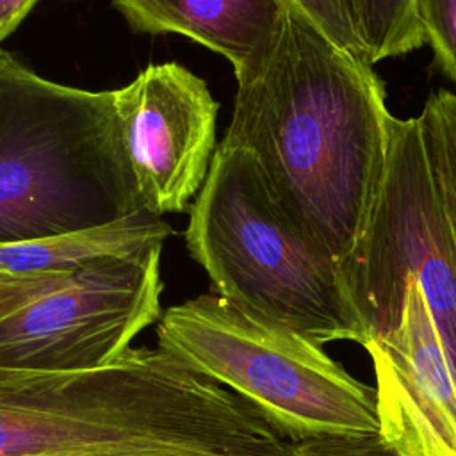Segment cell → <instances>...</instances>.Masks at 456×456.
Wrapping results in <instances>:
<instances>
[{
  "instance_id": "cell-15",
  "label": "cell",
  "mask_w": 456,
  "mask_h": 456,
  "mask_svg": "<svg viewBox=\"0 0 456 456\" xmlns=\"http://www.w3.org/2000/svg\"><path fill=\"white\" fill-rule=\"evenodd\" d=\"M75 271L41 274H14L0 271V321L64 287Z\"/></svg>"
},
{
  "instance_id": "cell-7",
  "label": "cell",
  "mask_w": 456,
  "mask_h": 456,
  "mask_svg": "<svg viewBox=\"0 0 456 456\" xmlns=\"http://www.w3.org/2000/svg\"><path fill=\"white\" fill-rule=\"evenodd\" d=\"M162 246L105 256L0 321V369L91 370L118 362L160 319Z\"/></svg>"
},
{
  "instance_id": "cell-3",
  "label": "cell",
  "mask_w": 456,
  "mask_h": 456,
  "mask_svg": "<svg viewBox=\"0 0 456 456\" xmlns=\"http://www.w3.org/2000/svg\"><path fill=\"white\" fill-rule=\"evenodd\" d=\"M141 210L114 89L52 82L0 48V242L100 228Z\"/></svg>"
},
{
  "instance_id": "cell-2",
  "label": "cell",
  "mask_w": 456,
  "mask_h": 456,
  "mask_svg": "<svg viewBox=\"0 0 456 456\" xmlns=\"http://www.w3.org/2000/svg\"><path fill=\"white\" fill-rule=\"evenodd\" d=\"M0 456H294L249 403L167 351L91 370L0 369Z\"/></svg>"
},
{
  "instance_id": "cell-11",
  "label": "cell",
  "mask_w": 456,
  "mask_h": 456,
  "mask_svg": "<svg viewBox=\"0 0 456 456\" xmlns=\"http://www.w3.org/2000/svg\"><path fill=\"white\" fill-rule=\"evenodd\" d=\"M346 5L370 64L424 45L417 0H346Z\"/></svg>"
},
{
  "instance_id": "cell-16",
  "label": "cell",
  "mask_w": 456,
  "mask_h": 456,
  "mask_svg": "<svg viewBox=\"0 0 456 456\" xmlns=\"http://www.w3.org/2000/svg\"><path fill=\"white\" fill-rule=\"evenodd\" d=\"M294 456H397L387 449L379 436L324 438L294 444Z\"/></svg>"
},
{
  "instance_id": "cell-5",
  "label": "cell",
  "mask_w": 456,
  "mask_h": 456,
  "mask_svg": "<svg viewBox=\"0 0 456 456\" xmlns=\"http://www.w3.org/2000/svg\"><path fill=\"white\" fill-rule=\"evenodd\" d=\"M157 346L242 397L292 444L379 435L374 388L322 346L214 292L166 308Z\"/></svg>"
},
{
  "instance_id": "cell-4",
  "label": "cell",
  "mask_w": 456,
  "mask_h": 456,
  "mask_svg": "<svg viewBox=\"0 0 456 456\" xmlns=\"http://www.w3.org/2000/svg\"><path fill=\"white\" fill-rule=\"evenodd\" d=\"M185 244L212 292L240 312L317 346L365 347L338 260L281 208L248 150L217 146L189 207Z\"/></svg>"
},
{
  "instance_id": "cell-12",
  "label": "cell",
  "mask_w": 456,
  "mask_h": 456,
  "mask_svg": "<svg viewBox=\"0 0 456 456\" xmlns=\"http://www.w3.org/2000/svg\"><path fill=\"white\" fill-rule=\"evenodd\" d=\"M417 118L456 246V93L436 89L428 96Z\"/></svg>"
},
{
  "instance_id": "cell-14",
  "label": "cell",
  "mask_w": 456,
  "mask_h": 456,
  "mask_svg": "<svg viewBox=\"0 0 456 456\" xmlns=\"http://www.w3.org/2000/svg\"><path fill=\"white\" fill-rule=\"evenodd\" d=\"M285 4L301 11L338 46L367 59L363 45L353 27L346 0H285Z\"/></svg>"
},
{
  "instance_id": "cell-6",
  "label": "cell",
  "mask_w": 456,
  "mask_h": 456,
  "mask_svg": "<svg viewBox=\"0 0 456 456\" xmlns=\"http://www.w3.org/2000/svg\"><path fill=\"white\" fill-rule=\"evenodd\" d=\"M338 264L369 338L397 324L408 285L419 283L456 379V246L419 118L390 116L372 208Z\"/></svg>"
},
{
  "instance_id": "cell-8",
  "label": "cell",
  "mask_w": 456,
  "mask_h": 456,
  "mask_svg": "<svg viewBox=\"0 0 456 456\" xmlns=\"http://www.w3.org/2000/svg\"><path fill=\"white\" fill-rule=\"evenodd\" d=\"M116 114L142 208L185 212L201 191L216 146L217 102L176 62L150 64L114 89Z\"/></svg>"
},
{
  "instance_id": "cell-9",
  "label": "cell",
  "mask_w": 456,
  "mask_h": 456,
  "mask_svg": "<svg viewBox=\"0 0 456 456\" xmlns=\"http://www.w3.org/2000/svg\"><path fill=\"white\" fill-rule=\"evenodd\" d=\"M365 351L381 444L397 456H456V379L419 283L408 285L397 324Z\"/></svg>"
},
{
  "instance_id": "cell-10",
  "label": "cell",
  "mask_w": 456,
  "mask_h": 456,
  "mask_svg": "<svg viewBox=\"0 0 456 456\" xmlns=\"http://www.w3.org/2000/svg\"><path fill=\"white\" fill-rule=\"evenodd\" d=\"M134 32L178 34L223 55L242 80L269 55L285 0H112Z\"/></svg>"
},
{
  "instance_id": "cell-17",
  "label": "cell",
  "mask_w": 456,
  "mask_h": 456,
  "mask_svg": "<svg viewBox=\"0 0 456 456\" xmlns=\"http://www.w3.org/2000/svg\"><path fill=\"white\" fill-rule=\"evenodd\" d=\"M36 4L37 0H0V41L20 27Z\"/></svg>"
},
{
  "instance_id": "cell-1",
  "label": "cell",
  "mask_w": 456,
  "mask_h": 456,
  "mask_svg": "<svg viewBox=\"0 0 456 456\" xmlns=\"http://www.w3.org/2000/svg\"><path fill=\"white\" fill-rule=\"evenodd\" d=\"M390 116L372 64L287 5L269 55L237 80L221 142L248 150L281 208L340 262L372 208Z\"/></svg>"
},
{
  "instance_id": "cell-13",
  "label": "cell",
  "mask_w": 456,
  "mask_h": 456,
  "mask_svg": "<svg viewBox=\"0 0 456 456\" xmlns=\"http://www.w3.org/2000/svg\"><path fill=\"white\" fill-rule=\"evenodd\" d=\"M424 43L438 68L456 84V0H417Z\"/></svg>"
}]
</instances>
